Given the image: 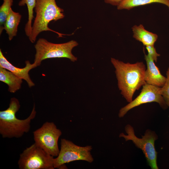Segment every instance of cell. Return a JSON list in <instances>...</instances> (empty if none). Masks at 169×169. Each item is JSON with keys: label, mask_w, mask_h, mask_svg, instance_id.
I'll list each match as a JSON object with an SVG mask.
<instances>
[{"label": "cell", "mask_w": 169, "mask_h": 169, "mask_svg": "<svg viewBox=\"0 0 169 169\" xmlns=\"http://www.w3.org/2000/svg\"><path fill=\"white\" fill-rule=\"evenodd\" d=\"M54 159L34 143L20 154L18 165L20 169H54Z\"/></svg>", "instance_id": "52a82bcc"}, {"label": "cell", "mask_w": 169, "mask_h": 169, "mask_svg": "<svg viewBox=\"0 0 169 169\" xmlns=\"http://www.w3.org/2000/svg\"><path fill=\"white\" fill-rule=\"evenodd\" d=\"M124 0H104L105 2L113 6H117Z\"/></svg>", "instance_id": "ffe728a7"}, {"label": "cell", "mask_w": 169, "mask_h": 169, "mask_svg": "<svg viewBox=\"0 0 169 169\" xmlns=\"http://www.w3.org/2000/svg\"><path fill=\"white\" fill-rule=\"evenodd\" d=\"M34 9L36 16L32 26L31 34L28 38L31 43H34L38 35L44 31L55 32L60 36L63 35L48 27L50 22L55 21L64 17L63 9L57 6L55 0H36Z\"/></svg>", "instance_id": "3957f363"}, {"label": "cell", "mask_w": 169, "mask_h": 169, "mask_svg": "<svg viewBox=\"0 0 169 169\" xmlns=\"http://www.w3.org/2000/svg\"><path fill=\"white\" fill-rule=\"evenodd\" d=\"M111 62L115 69L118 86L121 94L130 103L133 95L145 84L144 79L145 65L143 62L134 64L125 63L115 58H111Z\"/></svg>", "instance_id": "6da1fadb"}, {"label": "cell", "mask_w": 169, "mask_h": 169, "mask_svg": "<svg viewBox=\"0 0 169 169\" xmlns=\"http://www.w3.org/2000/svg\"><path fill=\"white\" fill-rule=\"evenodd\" d=\"M25 66L23 68L15 67L11 64L3 55L0 49V67L10 71L15 75L24 79L27 82L29 87L31 88L35 85L29 74V71L36 68L33 63L31 64L28 60L25 61Z\"/></svg>", "instance_id": "30bf717a"}, {"label": "cell", "mask_w": 169, "mask_h": 169, "mask_svg": "<svg viewBox=\"0 0 169 169\" xmlns=\"http://www.w3.org/2000/svg\"><path fill=\"white\" fill-rule=\"evenodd\" d=\"M21 17V15L19 13L14 11L12 9H11L4 25V29L8 35L10 41L17 35Z\"/></svg>", "instance_id": "5bb4252c"}, {"label": "cell", "mask_w": 169, "mask_h": 169, "mask_svg": "<svg viewBox=\"0 0 169 169\" xmlns=\"http://www.w3.org/2000/svg\"><path fill=\"white\" fill-rule=\"evenodd\" d=\"M0 80L8 86V90L14 93L19 90L23 79L6 69L0 67Z\"/></svg>", "instance_id": "4fadbf2b"}, {"label": "cell", "mask_w": 169, "mask_h": 169, "mask_svg": "<svg viewBox=\"0 0 169 169\" xmlns=\"http://www.w3.org/2000/svg\"><path fill=\"white\" fill-rule=\"evenodd\" d=\"M161 87L146 83L142 86L140 94L133 100L122 108L119 110V117L122 118L131 109L142 104L152 102H156L163 109L168 106L160 93Z\"/></svg>", "instance_id": "9c48e42d"}, {"label": "cell", "mask_w": 169, "mask_h": 169, "mask_svg": "<svg viewBox=\"0 0 169 169\" xmlns=\"http://www.w3.org/2000/svg\"><path fill=\"white\" fill-rule=\"evenodd\" d=\"M127 135L123 133L119 135L120 137H123L125 141H132L135 145L143 151L147 163L152 169H158L157 164V152L155 146V141L158 138L155 133L150 130H147L141 138L135 135L133 128L130 125H127L125 127Z\"/></svg>", "instance_id": "8992f818"}, {"label": "cell", "mask_w": 169, "mask_h": 169, "mask_svg": "<svg viewBox=\"0 0 169 169\" xmlns=\"http://www.w3.org/2000/svg\"><path fill=\"white\" fill-rule=\"evenodd\" d=\"M20 106L18 100L13 97L9 107L0 111V134L3 138H19L29 131L31 122L36 114L35 105L29 116L24 120L19 119L16 116Z\"/></svg>", "instance_id": "7a4b0ae2"}, {"label": "cell", "mask_w": 169, "mask_h": 169, "mask_svg": "<svg viewBox=\"0 0 169 169\" xmlns=\"http://www.w3.org/2000/svg\"><path fill=\"white\" fill-rule=\"evenodd\" d=\"M3 3L0 7V34L4 29V24L7 18L12 9L13 0H3Z\"/></svg>", "instance_id": "e0dca14e"}, {"label": "cell", "mask_w": 169, "mask_h": 169, "mask_svg": "<svg viewBox=\"0 0 169 169\" xmlns=\"http://www.w3.org/2000/svg\"><path fill=\"white\" fill-rule=\"evenodd\" d=\"M146 48L148 52V54L151 57L154 62H157V58L160 56V54L157 53L154 45L146 46Z\"/></svg>", "instance_id": "d6986e66"}, {"label": "cell", "mask_w": 169, "mask_h": 169, "mask_svg": "<svg viewBox=\"0 0 169 169\" xmlns=\"http://www.w3.org/2000/svg\"><path fill=\"white\" fill-rule=\"evenodd\" d=\"M156 3L166 5L169 10V0H124L117 6V9L129 10L136 7Z\"/></svg>", "instance_id": "9a60e30c"}, {"label": "cell", "mask_w": 169, "mask_h": 169, "mask_svg": "<svg viewBox=\"0 0 169 169\" xmlns=\"http://www.w3.org/2000/svg\"><path fill=\"white\" fill-rule=\"evenodd\" d=\"M144 54L147 65L144 76L146 82L148 84L162 87L166 81V77L161 74L158 68L151 57L145 53Z\"/></svg>", "instance_id": "8fae6325"}, {"label": "cell", "mask_w": 169, "mask_h": 169, "mask_svg": "<svg viewBox=\"0 0 169 169\" xmlns=\"http://www.w3.org/2000/svg\"><path fill=\"white\" fill-rule=\"evenodd\" d=\"M132 30L133 37L145 46L154 45L158 38L156 34L146 30L141 24L134 25L132 27Z\"/></svg>", "instance_id": "7c38bea8"}, {"label": "cell", "mask_w": 169, "mask_h": 169, "mask_svg": "<svg viewBox=\"0 0 169 169\" xmlns=\"http://www.w3.org/2000/svg\"><path fill=\"white\" fill-rule=\"evenodd\" d=\"M160 93L163 97L167 106L169 107V67L166 72V80L161 87Z\"/></svg>", "instance_id": "ac0fdd59"}, {"label": "cell", "mask_w": 169, "mask_h": 169, "mask_svg": "<svg viewBox=\"0 0 169 169\" xmlns=\"http://www.w3.org/2000/svg\"><path fill=\"white\" fill-rule=\"evenodd\" d=\"M36 0H21L18 3V5L23 6L26 5L28 10V18L24 28L26 35L29 37L31 33L32 22L34 18L33 9L35 8Z\"/></svg>", "instance_id": "2e32d148"}, {"label": "cell", "mask_w": 169, "mask_h": 169, "mask_svg": "<svg viewBox=\"0 0 169 169\" xmlns=\"http://www.w3.org/2000/svg\"><path fill=\"white\" fill-rule=\"evenodd\" d=\"M92 149L91 145L80 146L70 140L61 139L59 154L54 159V167L59 169L66 168L64 167L65 163L76 161L92 163L94 160L91 153Z\"/></svg>", "instance_id": "5b68a950"}, {"label": "cell", "mask_w": 169, "mask_h": 169, "mask_svg": "<svg viewBox=\"0 0 169 169\" xmlns=\"http://www.w3.org/2000/svg\"><path fill=\"white\" fill-rule=\"evenodd\" d=\"M33 133L37 146L54 157L58 156L60 151L58 141L62 133L54 122H45Z\"/></svg>", "instance_id": "ba28073f"}, {"label": "cell", "mask_w": 169, "mask_h": 169, "mask_svg": "<svg viewBox=\"0 0 169 169\" xmlns=\"http://www.w3.org/2000/svg\"><path fill=\"white\" fill-rule=\"evenodd\" d=\"M78 45L77 42L74 40L55 44L45 38H39L34 45L36 53L33 64L36 67L41 64L43 60L54 58H66L75 62L77 61V58L73 54L72 50Z\"/></svg>", "instance_id": "277c9868"}]
</instances>
